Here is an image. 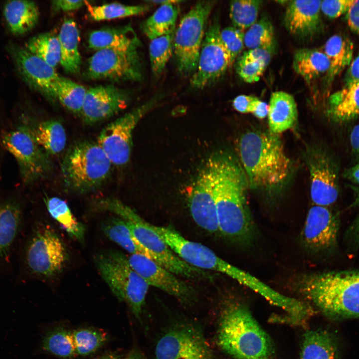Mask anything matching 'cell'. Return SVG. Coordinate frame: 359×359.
Here are the masks:
<instances>
[{
	"mask_svg": "<svg viewBox=\"0 0 359 359\" xmlns=\"http://www.w3.org/2000/svg\"><path fill=\"white\" fill-rule=\"evenodd\" d=\"M57 36L60 45V64L67 73H78L81 57L79 50V31L76 22L71 19H65Z\"/></svg>",
	"mask_w": 359,
	"mask_h": 359,
	"instance_id": "4316f807",
	"label": "cell"
},
{
	"mask_svg": "<svg viewBox=\"0 0 359 359\" xmlns=\"http://www.w3.org/2000/svg\"><path fill=\"white\" fill-rule=\"evenodd\" d=\"M26 220L20 202L12 199L0 200V281L14 271Z\"/></svg>",
	"mask_w": 359,
	"mask_h": 359,
	"instance_id": "5bb4252c",
	"label": "cell"
},
{
	"mask_svg": "<svg viewBox=\"0 0 359 359\" xmlns=\"http://www.w3.org/2000/svg\"><path fill=\"white\" fill-rule=\"evenodd\" d=\"M89 17L95 21L110 20L141 14L148 11L151 5L142 4L126 5L120 3H106L92 5L86 1Z\"/></svg>",
	"mask_w": 359,
	"mask_h": 359,
	"instance_id": "8d00e7d4",
	"label": "cell"
},
{
	"mask_svg": "<svg viewBox=\"0 0 359 359\" xmlns=\"http://www.w3.org/2000/svg\"><path fill=\"white\" fill-rule=\"evenodd\" d=\"M301 359H336V349L331 336L323 331L306 332Z\"/></svg>",
	"mask_w": 359,
	"mask_h": 359,
	"instance_id": "836d02e7",
	"label": "cell"
},
{
	"mask_svg": "<svg viewBox=\"0 0 359 359\" xmlns=\"http://www.w3.org/2000/svg\"><path fill=\"white\" fill-rule=\"evenodd\" d=\"M215 162L209 158L199 173L189 199L191 216L200 227L210 232L219 231L214 201Z\"/></svg>",
	"mask_w": 359,
	"mask_h": 359,
	"instance_id": "e0dca14e",
	"label": "cell"
},
{
	"mask_svg": "<svg viewBox=\"0 0 359 359\" xmlns=\"http://www.w3.org/2000/svg\"><path fill=\"white\" fill-rule=\"evenodd\" d=\"M348 235L354 245L359 246V214L348 230Z\"/></svg>",
	"mask_w": 359,
	"mask_h": 359,
	"instance_id": "11a10c76",
	"label": "cell"
},
{
	"mask_svg": "<svg viewBox=\"0 0 359 359\" xmlns=\"http://www.w3.org/2000/svg\"><path fill=\"white\" fill-rule=\"evenodd\" d=\"M178 14L177 4L161 5L142 24V31L150 40L174 31Z\"/></svg>",
	"mask_w": 359,
	"mask_h": 359,
	"instance_id": "1f68e13d",
	"label": "cell"
},
{
	"mask_svg": "<svg viewBox=\"0 0 359 359\" xmlns=\"http://www.w3.org/2000/svg\"><path fill=\"white\" fill-rule=\"evenodd\" d=\"M213 0L198 1L182 17L175 31L174 52L178 71L183 76L195 71Z\"/></svg>",
	"mask_w": 359,
	"mask_h": 359,
	"instance_id": "9c48e42d",
	"label": "cell"
},
{
	"mask_svg": "<svg viewBox=\"0 0 359 359\" xmlns=\"http://www.w3.org/2000/svg\"><path fill=\"white\" fill-rule=\"evenodd\" d=\"M324 49V52L330 62L326 78L327 84L330 85L334 78L351 63L354 45L348 38L335 34L326 41Z\"/></svg>",
	"mask_w": 359,
	"mask_h": 359,
	"instance_id": "83f0119b",
	"label": "cell"
},
{
	"mask_svg": "<svg viewBox=\"0 0 359 359\" xmlns=\"http://www.w3.org/2000/svg\"><path fill=\"white\" fill-rule=\"evenodd\" d=\"M346 16L351 30L359 35V0H354Z\"/></svg>",
	"mask_w": 359,
	"mask_h": 359,
	"instance_id": "7dc6e473",
	"label": "cell"
},
{
	"mask_svg": "<svg viewBox=\"0 0 359 359\" xmlns=\"http://www.w3.org/2000/svg\"><path fill=\"white\" fill-rule=\"evenodd\" d=\"M301 283L305 295L326 314L359 317V271L312 274Z\"/></svg>",
	"mask_w": 359,
	"mask_h": 359,
	"instance_id": "5b68a950",
	"label": "cell"
},
{
	"mask_svg": "<svg viewBox=\"0 0 359 359\" xmlns=\"http://www.w3.org/2000/svg\"><path fill=\"white\" fill-rule=\"evenodd\" d=\"M62 241L49 225L36 222L28 232L23 229L16 262L15 283L30 277L48 278L59 273L67 260Z\"/></svg>",
	"mask_w": 359,
	"mask_h": 359,
	"instance_id": "3957f363",
	"label": "cell"
},
{
	"mask_svg": "<svg viewBox=\"0 0 359 359\" xmlns=\"http://www.w3.org/2000/svg\"><path fill=\"white\" fill-rule=\"evenodd\" d=\"M140 48L96 51L89 59L86 76L115 82L140 81L143 77Z\"/></svg>",
	"mask_w": 359,
	"mask_h": 359,
	"instance_id": "8fae6325",
	"label": "cell"
},
{
	"mask_svg": "<svg viewBox=\"0 0 359 359\" xmlns=\"http://www.w3.org/2000/svg\"><path fill=\"white\" fill-rule=\"evenodd\" d=\"M218 18L214 17L206 28L196 69L190 79L195 89H203L220 78L233 64L220 37Z\"/></svg>",
	"mask_w": 359,
	"mask_h": 359,
	"instance_id": "7c38bea8",
	"label": "cell"
},
{
	"mask_svg": "<svg viewBox=\"0 0 359 359\" xmlns=\"http://www.w3.org/2000/svg\"><path fill=\"white\" fill-rule=\"evenodd\" d=\"M327 113L333 121L343 123L359 116V83L344 85L329 97Z\"/></svg>",
	"mask_w": 359,
	"mask_h": 359,
	"instance_id": "d4e9b609",
	"label": "cell"
},
{
	"mask_svg": "<svg viewBox=\"0 0 359 359\" xmlns=\"http://www.w3.org/2000/svg\"><path fill=\"white\" fill-rule=\"evenodd\" d=\"M257 98V97L252 95H240L234 99L233 106L240 113H250L251 105Z\"/></svg>",
	"mask_w": 359,
	"mask_h": 359,
	"instance_id": "681fc988",
	"label": "cell"
},
{
	"mask_svg": "<svg viewBox=\"0 0 359 359\" xmlns=\"http://www.w3.org/2000/svg\"><path fill=\"white\" fill-rule=\"evenodd\" d=\"M86 5V0H57L52 2L55 11H70L78 9Z\"/></svg>",
	"mask_w": 359,
	"mask_h": 359,
	"instance_id": "c3c4849f",
	"label": "cell"
},
{
	"mask_svg": "<svg viewBox=\"0 0 359 359\" xmlns=\"http://www.w3.org/2000/svg\"><path fill=\"white\" fill-rule=\"evenodd\" d=\"M3 14L9 31L15 35H21L35 27L39 13L32 1L11 0L5 4Z\"/></svg>",
	"mask_w": 359,
	"mask_h": 359,
	"instance_id": "484cf974",
	"label": "cell"
},
{
	"mask_svg": "<svg viewBox=\"0 0 359 359\" xmlns=\"http://www.w3.org/2000/svg\"><path fill=\"white\" fill-rule=\"evenodd\" d=\"M350 142L352 153L359 162V124L352 129L350 136Z\"/></svg>",
	"mask_w": 359,
	"mask_h": 359,
	"instance_id": "f5cc1de1",
	"label": "cell"
},
{
	"mask_svg": "<svg viewBox=\"0 0 359 359\" xmlns=\"http://www.w3.org/2000/svg\"><path fill=\"white\" fill-rule=\"evenodd\" d=\"M43 349L62 358H71L76 354L72 332L62 328L56 329L44 338Z\"/></svg>",
	"mask_w": 359,
	"mask_h": 359,
	"instance_id": "ab89813d",
	"label": "cell"
},
{
	"mask_svg": "<svg viewBox=\"0 0 359 359\" xmlns=\"http://www.w3.org/2000/svg\"><path fill=\"white\" fill-rule=\"evenodd\" d=\"M95 261L112 293L120 301L128 303L139 319L150 286L130 266L122 253L115 250L101 252L96 256Z\"/></svg>",
	"mask_w": 359,
	"mask_h": 359,
	"instance_id": "ba28073f",
	"label": "cell"
},
{
	"mask_svg": "<svg viewBox=\"0 0 359 359\" xmlns=\"http://www.w3.org/2000/svg\"><path fill=\"white\" fill-rule=\"evenodd\" d=\"M32 132L36 142L47 155H57L62 152L66 146V131L59 121H43L39 123Z\"/></svg>",
	"mask_w": 359,
	"mask_h": 359,
	"instance_id": "f546056e",
	"label": "cell"
},
{
	"mask_svg": "<svg viewBox=\"0 0 359 359\" xmlns=\"http://www.w3.org/2000/svg\"><path fill=\"white\" fill-rule=\"evenodd\" d=\"M112 164L97 142L81 141L72 145L61 164L65 185L77 193L91 192L109 177Z\"/></svg>",
	"mask_w": 359,
	"mask_h": 359,
	"instance_id": "52a82bcc",
	"label": "cell"
},
{
	"mask_svg": "<svg viewBox=\"0 0 359 359\" xmlns=\"http://www.w3.org/2000/svg\"><path fill=\"white\" fill-rule=\"evenodd\" d=\"M87 89L70 79L60 76L54 90V99L68 110L80 114Z\"/></svg>",
	"mask_w": 359,
	"mask_h": 359,
	"instance_id": "e575fe53",
	"label": "cell"
},
{
	"mask_svg": "<svg viewBox=\"0 0 359 359\" xmlns=\"http://www.w3.org/2000/svg\"><path fill=\"white\" fill-rule=\"evenodd\" d=\"M270 132L279 134L295 125L298 117L297 104L293 96L284 91L273 92L268 105Z\"/></svg>",
	"mask_w": 359,
	"mask_h": 359,
	"instance_id": "cb8c5ba5",
	"label": "cell"
},
{
	"mask_svg": "<svg viewBox=\"0 0 359 359\" xmlns=\"http://www.w3.org/2000/svg\"><path fill=\"white\" fill-rule=\"evenodd\" d=\"M343 176L359 187V164L345 170Z\"/></svg>",
	"mask_w": 359,
	"mask_h": 359,
	"instance_id": "db71d44e",
	"label": "cell"
},
{
	"mask_svg": "<svg viewBox=\"0 0 359 359\" xmlns=\"http://www.w3.org/2000/svg\"><path fill=\"white\" fill-rule=\"evenodd\" d=\"M129 100L128 93L115 85L92 87L87 89L80 114L87 124L97 123L125 109Z\"/></svg>",
	"mask_w": 359,
	"mask_h": 359,
	"instance_id": "ffe728a7",
	"label": "cell"
},
{
	"mask_svg": "<svg viewBox=\"0 0 359 359\" xmlns=\"http://www.w3.org/2000/svg\"><path fill=\"white\" fill-rule=\"evenodd\" d=\"M102 229L107 237L131 254H140L149 258L146 250L136 240L128 225L122 218H108L102 223Z\"/></svg>",
	"mask_w": 359,
	"mask_h": 359,
	"instance_id": "d6a6232c",
	"label": "cell"
},
{
	"mask_svg": "<svg viewBox=\"0 0 359 359\" xmlns=\"http://www.w3.org/2000/svg\"><path fill=\"white\" fill-rule=\"evenodd\" d=\"M2 142L17 162L22 176L32 181L46 176L51 164L48 155L36 142L32 130L21 127L5 134Z\"/></svg>",
	"mask_w": 359,
	"mask_h": 359,
	"instance_id": "4fadbf2b",
	"label": "cell"
},
{
	"mask_svg": "<svg viewBox=\"0 0 359 359\" xmlns=\"http://www.w3.org/2000/svg\"><path fill=\"white\" fill-rule=\"evenodd\" d=\"M157 359H213L199 330L188 325L167 332L158 341Z\"/></svg>",
	"mask_w": 359,
	"mask_h": 359,
	"instance_id": "2e32d148",
	"label": "cell"
},
{
	"mask_svg": "<svg viewBox=\"0 0 359 359\" xmlns=\"http://www.w3.org/2000/svg\"><path fill=\"white\" fill-rule=\"evenodd\" d=\"M127 259L130 266L149 286L158 288L183 301L191 297L193 291L190 287L147 256L131 254Z\"/></svg>",
	"mask_w": 359,
	"mask_h": 359,
	"instance_id": "44dd1931",
	"label": "cell"
},
{
	"mask_svg": "<svg viewBox=\"0 0 359 359\" xmlns=\"http://www.w3.org/2000/svg\"><path fill=\"white\" fill-rule=\"evenodd\" d=\"M273 49L257 48L249 49L244 52L240 57L246 61L261 64L267 67L269 64Z\"/></svg>",
	"mask_w": 359,
	"mask_h": 359,
	"instance_id": "bcb514c9",
	"label": "cell"
},
{
	"mask_svg": "<svg viewBox=\"0 0 359 359\" xmlns=\"http://www.w3.org/2000/svg\"><path fill=\"white\" fill-rule=\"evenodd\" d=\"M25 48L55 68L60 62L58 36L51 32L35 35L26 43Z\"/></svg>",
	"mask_w": 359,
	"mask_h": 359,
	"instance_id": "d590c367",
	"label": "cell"
},
{
	"mask_svg": "<svg viewBox=\"0 0 359 359\" xmlns=\"http://www.w3.org/2000/svg\"><path fill=\"white\" fill-rule=\"evenodd\" d=\"M217 341L223 351L237 359H267L273 349L269 336L248 309L239 304L223 311Z\"/></svg>",
	"mask_w": 359,
	"mask_h": 359,
	"instance_id": "277c9868",
	"label": "cell"
},
{
	"mask_svg": "<svg viewBox=\"0 0 359 359\" xmlns=\"http://www.w3.org/2000/svg\"><path fill=\"white\" fill-rule=\"evenodd\" d=\"M77 354L89 355L101 347L106 342V334L91 328L80 329L72 332Z\"/></svg>",
	"mask_w": 359,
	"mask_h": 359,
	"instance_id": "b9f144b4",
	"label": "cell"
},
{
	"mask_svg": "<svg viewBox=\"0 0 359 359\" xmlns=\"http://www.w3.org/2000/svg\"><path fill=\"white\" fill-rule=\"evenodd\" d=\"M338 216L328 207L314 205L307 214L302 231L305 246L315 252L332 249L337 243Z\"/></svg>",
	"mask_w": 359,
	"mask_h": 359,
	"instance_id": "ac0fdd59",
	"label": "cell"
},
{
	"mask_svg": "<svg viewBox=\"0 0 359 359\" xmlns=\"http://www.w3.org/2000/svg\"><path fill=\"white\" fill-rule=\"evenodd\" d=\"M293 67L297 73L307 82H311L328 72L330 62L324 52L302 48L295 53Z\"/></svg>",
	"mask_w": 359,
	"mask_h": 359,
	"instance_id": "f1b7e54d",
	"label": "cell"
},
{
	"mask_svg": "<svg viewBox=\"0 0 359 359\" xmlns=\"http://www.w3.org/2000/svg\"><path fill=\"white\" fill-rule=\"evenodd\" d=\"M44 202L51 215L71 237L83 242L85 233L84 225L72 214L68 205L61 198L46 196Z\"/></svg>",
	"mask_w": 359,
	"mask_h": 359,
	"instance_id": "4dcf8cb0",
	"label": "cell"
},
{
	"mask_svg": "<svg viewBox=\"0 0 359 359\" xmlns=\"http://www.w3.org/2000/svg\"><path fill=\"white\" fill-rule=\"evenodd\" d=\"M354 0H322L321 10L330 18H336L349 10Z\"/></svg>",
	"mask_w": 359,
	"mask_h": 359,
	"instance_id": "f6af8a7d",
	"label": "cell"
},
{
	"mask_svg": "<svg viewBox=\"0 0 359 359\" xmlns=\"http://www.w3.org/2000/svg\"><path fill=\"white\" fill-rule=\"evenodd\" d=\"M220 37L233 63L244 47V31L233 26H228L220 30Z\"/></svg>",
	"mask_w": 359,
	"mask_h": 359,
	"instance_id": "7bdbcfd3",
	"label": "cell"
},
{
	"mask_svg": "<svg viewBox=\"0 0 359 359\" xmlns=\"http://www.w3.org/2000/svg\"><path fill=\"white\" fill-rule=\"evenodd\" d=\"M266 68L261 64L246 61L240 57L236 63L237 74L245 82L249 83L258 81Z\"/></svg>",
	"mask_w": 359,
	"mask_h": 359,
	"instance_id": "ee69618b",
	"label": "cell"
},
{
	"mask_svg": "<svg viewBox=\"0 0 359 359\" xmlns=\"http://www.w3.org/2000/svg\"><path fill=\"white\" fill-rule=\"evenodd\" d=\"M344 82L345 85L359 83V55L349 65Z\"/></svg>",
	"mask_w": 359,
	"mask_h": 359,
	"instance_id": "f907efd6",
	"label": "cell"
},
{
	"mask_svg": "<svg viewBox=\"0 0 359 359\" xmlns=\"http://www.w3.org/2000/svg\"><path fill=\"white\" fill-rule=\"evenodd\" d=\"M150 3L158 4L161 5L168 4H178L180 2H183V0H148L147 1Z\"/></svg>",
	"mask_w": 359,
	"mask_h": 359,
	"instance_id": "6f0895ef",
	"label": "cell"
},
{
	"mask_svg": "<svg viewBox=\"0 0 359 359\" xmlns=\"http://www.w3.org/2000/svg\"><path fill=\"white\" fill-rule=\"evenodd\" d=\"M175 31L151 40L149 51L151 69L156 77L164 70L174 51Z\"/></svg>",
	"mask_w": 359,
	"mask_h": 359,
	"instance_id": "74e56055",
	"label": "cell"
},
{
	"mask_svg": "<svg viewBox=\"0 0 359 359\" xmlns=\"http://www.w3.org/2000/svg\"><path fill=\"white\" fill-rule=\"evenodd\" d=\"M125 359H147L145 356L139 350H132Z\"/></svg>",
	"mask_w": 359,
	"mask_h": 359,
	"instance_id": "9f6ffc18",
	"label": "cell"
},
{
	"mask_svg": "<svg viewBox=\"0 0 359 359\" xmlns=\"http://www.w3.org/2000/svg\"><path fill=\"white\" fill-rule=\"evenodd\" d=\"M244 45L249 49L265 48L273 49L275 45L274 28L271 22L262 17L244 33Z\"/></svg>",
	"mask_w": 359,
	"mask_h": 359,
	"instance_id": "60d3db41",
	"label": "cell"
},
{
	"mask_svg": "<svg viewBox=\"0 0 359 359\" xmlns=\"http://www.w3.org/2000/svg\"><path fill=\"white\" fill-rule=\"evenodd\" d=\"M99 207L124 220L138 243L146 250L150 259L174 274L190 279L208 278L203 270L191 266L179 257L146 221L131 207L114 198L100 200Z\"/></svg>",
	"mask_w": 359,
	"mask_h": 359,
	"instance_id": "8992f818",
	"label": "cell"
},
{
	"mask_svg": "<svg viewBox=\"0 0 359 359\" xmlns=\"http://www.w3.org/2000/svg\"><path fill=\"white\" fill-rule=\"evenodd\" d=\"M88 44L89 48L96 51L104 49H127L141 45L135 31L128 25L93 31L89 35Z\"/></svg>",
	"mask_w": 359,
	"mask_h": 359,
	"instance_id": "603a6c76",
	"label": "cell"
},
{
	"mask_svg": "<svg viewBox=\"0 0 359 359\" xmlns=\"http://www.w3.org/2000/svg\"><path fill=\"white\" fill-rule=\"evenodd\" d=\"M262 1L238 0L231 1L229 16L233 26L244 31L256 22Z\"/></svg>",
	"mask_w": 359,
	"mask_h": 359,
	"instance_id": "f35d334b",
	"label": "cell"
},
{
	"mask_svg": "<svg viewBox=\"0 0 359 359\" xmlns=\"http://www.w3.org/2000/svg\"><path fill=\"white\" fill-rule=\"evenodd\" d=\"M351 187H352V189L355 193V198L351 207H353L359 206V187L351 186Z\"/></svg>",
	"mask_w": 359,
	"mask_h": 359,
	"instance_id": "680465c9",
	"label": "cell"
},
{
	"mask_svg": "<svg viewBox=\"0 0 359 359\" xmlns=\"http://www.w3.org/2000/svg\"><path fill=\"white\" fill-rule=\"evenodd\" d=\"M215 162L214 201L219 231L235 241L251 240L254 226L246 200L249 186L245 173L231 155L219 153Z\"/></svg>",
	"mask_w": 359,
	"mask_h": 359,
	"instance_id": "6da1fadb",
	"label": "cell"
},
{
	"mask_svg": "<svg viewBox=\"0 0 359 359\" xmlns=\"http://www.w3.org/2000/svg\"><path fill=\"white\" fill-rule=\"evenodd\" d=\"M320 0H291L287 7L284 24L292 34L302 37L312 36L321 25Z\"/></svg>",
	"mask_w": 359,
	"mask_h": 359,
	"instance_id": "7402d4cb",
	"label": "cell"
},
{
	"mask_svg": "<svg viewBox=\"0 0 359 359\" xmlns=\"http://www.w3.org/2000/svg\"><path fill=\"white\" fill-rule=\"evenodd\" d=\"M163 95L158 93L144 104L109 123L100 132L97 143L112 165L123 166L130 160L132 134L139 122L158 103Z\"/></svg>",
	"mask_w": 359,
	"mask_h": 359,
	"instance_id": "30bf717a",
	"label": "cell"
},
{
	"mask_svg": "<svg viewBox=\"0 0 359 359\" xmlns=\"http://www.w3.org/2000/svg\"><path fill=\"white\" fill-rule=\"evenodd\" d=\"M99 359H120L118 357L113 355H108L102 357Z\"/></svg>",
	"mask_w": 359,
	"mask_h": 359,
	"instance_id": "91938a15",
	"label": "cell"
},
{
	"mask_svg": "<svg viewBox=\"0 0 359 359\" xmlns=\"http://www.w3.org/2000/svg\"><path fill=\"white\" fill-rule=\"evenodd\" d=\"M268 105L266 102L257 98L252 103L250 113L257 118L262 119L268 115Z\"/></svg>",
	"mask_w": 359,
	"mask_h": 359,
	"instance_id": "816d5d0a",
	"label": "cell"
},
{
	"mask_svg": "<svg viewBox=\"0 0 359 359\" xmlns=\"http://www.w3.org/2000/svg\"><path fill=\"white\" fill-rule=\"evenodd\" d=\"M238 151L251 188L272 191L281 187L288 179L291 163L278 134L247 131L240 138Z\"/></svg>",
	"mask_w": 359,
	"mask_h": 359,
	"instance_id": "7a4b0ae2",
	"label": "cell"
},
{
	"mask_svg": "<svg viewBox=\"0 0 359 359\" xmlns=\"http://www.w3.org/2000/svg\"><path fill=\"white\" fill-rule=\"evenodd\" d=\"M9 52L20 75L27 84L50 100L60 76L55 68L25 48L12 44Z\"/></svg>",
	"mask_w": 359,
	"mask_h": 359,
	"instance_id": "d6986e66",
	"label": "cell"
},
{
	"mask_svg": "<svg viewBox=\"0 0 359 359\" xmlns=\"http://www.w3.org/2000/svg\"><path fill=\"white\" fill-rule=\"evenodd\" d=\"M310 177V195L315 205L328 207L338 199L340 188L339 169L330 155L319 148L307 154Z\"/></svg>",
	"mask_w": 359,
	"mask_h": 359,
	"instance_id": "9a60e30c",
	"label": "cell"
}]
</instances>
